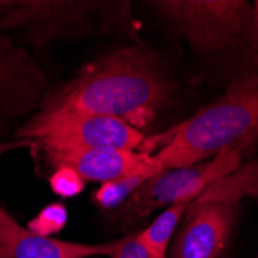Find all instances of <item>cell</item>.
<instances>
[{"instance_id":"cell-1","label":"cell","mask_w":258,"mask_h":258,"mask_svg":"<svg viewBox=\"0 0 258 258\" xmlns=\"http://www.w3.org/2000/svg\"><path fill=\"white\" fill-rule=\"evenodd\" d=\"M175 91L159 54L138 40L84 63L59 88L45 93L37 111L95 113L143 132L172 105Z\"/></svg>"},{"instance_id":"cell-2","label":"cell","mask_w":258,"mask_h":258,"mask_svg":"<svg viewBox=\"0 0 258 258\" xmlns=\"http://www.w3.org/2000/svg\"><path fill=\"white\" fill-rule=\"evenodd\" d=\"M258 144V72L233 81L223 95L138 149L162 170L192 166L230 149L241 155Z\"/></svg>"},{"instance_id":"cell-3","label":"cell","mask_w":258,"mask_h":258,"mask_svg":"<svg viewBox=\"0 0 258 258\" xmlns=\"http://www.w3.org/2000/svg\"><path fill=\"white\" fill-rule=\"evenodd\" d=\"M16 31L36 46L121 33L138 39L139 23L130 2L98 0H16L0 16V34Z\"/></svg>"},{"instance_id":"cell-4","label":"cell","mask_w":258,"mask_h":258,"mask_svg":"<svg viewBox=\"0 0 258 258\" xmlns=\"http://www.w3.org/2000/svg\"><path fill=\"white\" fill-rule=\"evenodd\" d=\"M149 5L198 54L258 53L253 8L246 0H155Z\"/></svg>"},{"instance_id":"cell-5","label":"cell","mask_w":258,"mask_h":258,"mask_svg":"<svg viewBox=\"0 0 258 258\" xmlns=\"http://www.w3.org/2000/svg\"><path fill=\"white\" fill-rule=\"evenodd\" d=\"M16 138L34 139L43 150L56 152L95 149L138 150L146 139L143 132L121 119L75 110L37 111L17 130Z\"/></svg>"},{"instance_id":"cell-6","label":"cell","mask_w":258,"mask_h":258,"mask_svg":"<svg viewBox=\"0 0 258 258\" xmlns=\"http://www.w3.org/2000/svg\"><path fill=\"white\" fill-rule=\"evenodd\" d=\"M243 162V155L226 149L217 156L185 167L162 170L147 179L119 207L118 215L124 221L146 218L161 207H169L179 201H194L215 179L237 170Z\"/></svg>"},{"instance_id":"cell-7","label":"cell","mask_w":258,"mask_h":258,"mask_svg":"<svg viewBox=\"0 0 258 258\" xmlns=\"http://www.w3.org/2000/svg\"><path fill=\"white\" fill-rule=\"evenodd\" d=\"M237 201L194 200L167 258H220L237 217Z\"/></svg>"},{"instance_id":"cell-8","label":"cell","mask_w":258,"mask_h":258,"mask_svg":"<svg viewBox=\"0 0 258 258\" xmlns=\"http://www.w3.org/2000/svg\"><path fill=\"white\" fill-rule=\"evenodd\" d=\"M46 76L36 59L0 34V116H19L39 107Z\"/></svg>"},{"instance_id":"cell-9","label":"cell","mask_w":258,"mask_h":258,"mask_svg":"<svg viewBox=\"0 0 258 258\" xmlns=\"http://www.w3.org/2000/svg\"><path fill=\"white\" fill-rule=\"evenodd\" d=\"M48 167L70 169L85 182H108L139 170H144L155 164L153 155L139 150L124 149H95V150H75L56 152L43 150Z\"/></svg>"},{"instance_id":"cell-10","label":"cell","mask_w":258,"mask_h":258,"mask_svg":"<svg viewBox=\"0 0 258 258\" xmlns=\"http://www.w3.org/2000/svg\"><path fill=\"white\" fill-rule=\"evenodd\" d=\"M118 241L90 244L43 237L20 226L0 207V258H96L110 255Z\"/></svg>"},{"instance_id":"cell-11","label":"cell","mask_w":258,"mask_h":258,"mask_svg":"<svg viewBox=\"0 0 258 258\" xmlns=\"http://www.w3.org/2000/svg\"><path fill=\"white\" fill-rule=\"evenodd\" d=\"M258 198V161L249 162L232 173L215 179L207 189L197 197L200 201H237L243 197Z\"/></svg>"},{"instance_id":"cell-12","label":"cell","mask_w":258,"mask_h":258,"mask_svg":"<svg viewBox=\"0 0 258 258\" xmlns=\"http://www.w3.org/2000/svg\"><path fill=\"white\" fill-rule=\"evenodd\" d=\"M159 172H162V169L155 161L153 166H150L144 170H139L136 173H132L128 176L114 179V181L102 182L99 185V189L91 195V201H93V204L99 206L104 210L119 209L128 201V198L139 189L141 185Z\"/></svg>"},{"instance_id":"cell-13","label":"cell","mask_w":258,"mask_h":258,"mask_svg":"<svg viewBox=\"0 0 258 258\" xmlns=\"http://www.w3.org/2000/svg\"><path fill=\"white\" fill-rule=\"evenodd\" d=\"M190 203L192 201L185 200V201H179V203L169 206L164 212H161V215H158L153 220V223L149 227L138 232L139 238L150 249H153L156 253L167 256V250H169L170 240L173 237V232L176 230L178 224L184 218V214Z\"/></svg>"},{"instance_id":"cell-14","label":"cell","mask_w":258,"mask_h":258,"mask_svg":"<svg viewBox=\"0 0 258 258\" xmlns=\"http://www.w3.org/2000/svg\"><path fill=\"white\" fill-rule=\"evenodd\" d=\"M67 207L60 203H53L46 206L28 223V229L43 237H50L63 229L67 224Z\"/></svg>"},{"instance_id":"cell-15","label":"cell","mask_w":258,"mask_h":258,"mask_svg":"<svg viewBox=\"0 0 258 258\" xmlns=\"http://www.w3.org/2000/svg\"><path fill=\"white\" fill-rule=\"evenodd\" d=\"M108 256L110 258H167L150 249L139 238L138 232L121 238Z\"/></svg>"},{"instance_id":"cell-16","label":"cell","mask_w":258,"mask_h":258,"mask_svg":"<svg viewBox=\"0 0 258 258\" xmlns=\"http://www.w3.org/2000/svg\"><path fill=\"white\" fill-rule=\"evenodd\" d=\"M50 185L54 194L70 198L79 195L84 190L85 181L70 169H56L50 176Z\"/></svg>"},{"instance_id":"cell-17","label":"cell","mask_w":258,"mask_h":258,"mask_svg":"<svg viewBox=\"0 0 258 258\" xmlns=\"http://www.w3.org/2000/svg\"><path fill=\"white\" fill-rule=\"evenodd\" d=\"M253 42H255V48L258 50V0L253 2Z\"/></svg>"},{"instance_id":"cell-18","label":"cell","mask_w":258,"mask_h":258,"mask_svg":"<svg viewBox=\"0 0 258 258\" xmlns=\"http://www.w3.org/2000/svg\"><path fill=\"white\" fill-rule=\"evenodd\" d=\"M16 4V0H0V16H4L13 5Z\"/></svg>"},{"instance_id":"cell-19","label":"cell","mask_w":258,"mask_h":258,"mask_svg":"<svg viewBox=\"0 0 258 258\" xmlns=\"http://www.w3.org/2000/svg\"><path fill=\"white\" fill-rule=\"evenodd\" d=\"M256 258H258V255H256Z\"/></svg>"}]
</instances>
